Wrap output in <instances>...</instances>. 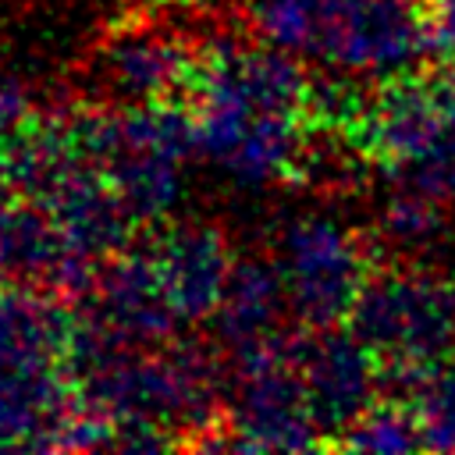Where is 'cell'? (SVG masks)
<instances>
[{
  "label": "cell",
  "mask_w": 455,
  "mask_h": 455,
  "mask_svg": "<svg viewBox=\"0 0 455 455\" xmlns=\"http://www.w3.org/2000/svg\"><path fill=\"white\" fill-rule=\"evenodd\" d=\"M288 302V284L277 263L263 259H235L228 277V291L217 306V334L238 348L252 338L277 331V313Z\"/></svg>",
  "instance_id": "obj_11"
},
{
  "label": "cell",
  "mask_w": 455,
  "mask_h": 455,
  "mask_svg": "<svg viewBox=\"0 0 455 455\" xmlns=\"http://www.w3.org/2000/svg\"><path fill=\"white\" fill-rule=\"evenodd\" d=\"M149 245L178 316L181 320L213 316L228 291V277L235 270V256L228 249L224 231L203 220H174V224H156L149 231Z\"/></svg>",
  "instance_id": "obj_7"
},
{
  "label": "cell",
  "mask_w": 455,
  "mask_h": 455,
  "mask_svg": "<svg viewBox=\"0 0 455 455\" xmlns=\"http://www.w3.org/2000/svg\"><path fill=\"white\" fill-rule=\"evenodd\" d=\"M96 313L117 327L132 345H167L178 327V309L167 299L149 238L128 245L100 263V281L92 291Z\"/></svg>",
  "instance_id": "obj_8"
},
{
  "label": "cell",
  "mask_w": 455,
  "mask_h": 455,
  "mask_svg": "<svg viewBox=\"0 0 455 455\" xmlns=\"http://www.w3.org/2000/svg\"><path fill=\"white\" fill-rule=\"evenodd\" d=\"M416 448H423L416 412L391 398H377L331 444V451H416Z\"/></svg>",
  "instance_id": "obj_13"
},
{
  "label": "cell",
  "mask_w": 455,
  "mask_h": 455,
  "mask_svg": "<svg viewBox=\"0 0 455 455\" xmlns=\"http://www.w3.org/2000/svg\"><path fill=\"white\" fill-rule=\"evenodd\" d=\"M412 4L423 25L430 64L455 68V0H412Z\"/></svg>",
  "instance_id": "obj_16"
},
{
  "label": "cell",
  "mask_w": 455,
  "mask_h": 455,
  "mask_svg": "<svg viewBox=\"0 0 455 455\" xmlns=\"http://www.w3.org/2000/svg\"><path fill=\"white\" fill-rule=\"evenodd\" d=\"M309 412L323 434V451L377 402V363L370 348L341 327H306L295 352Z\"/></svg>",
  "instance_id": "obj_5"
},
{
  "label": "cell",
  "mask_w": 455,
  "mask_h": 455,
  "mask_svg": "<svg viewBox=\"0 0 455 455\" xmlns=\"http://www.w3.org/2000/svg\"><path fill=\"white\" fill-rule=\"evenodd\" d=\"M231 419V451H323V434L309 412L295 366L238 373Z\"/></svg>",
  "instance_id": "obj_6"
},
{
  "label": "cell",
  "mask_w": 455,
  "mask_h": 455,
  "mask_svg": "<svg viewBox=\"0 0 455 455\" xmlns=\"http://www.w3.org/2000/svg\"><path fill=\"white\" fill-rule=\"evenodd\" d=\"M178 164L181 160L160 149L132 146L124 139V124H121V139L114 142V149L96 160V167L103 171V178L114 185V192L124 199V206L132 210L139 224L160 220L178 199Z\"/></svg>",
  "instance_id": "obj_12"
},
{
  "label": "cell",
  "mask_w": 455,
  "mask_h": 455,
  "mask_svg": "<svg viewBox=\"0 0 455 455\" xmlns=\"http://www.w3.org/2000/svg\"><path fill=\"white\" fill-rule=\"evenodd\" d=\"M28 117H32V110H28V100L21 96V89L11 82H0V146H7Z\"/></svg>",
  "instance_id": "obj_17"
},
{
  "label": "cell",
  "mask_w": 455,
  "mask_h": 455,
  "mask_svg": "<svg viewBox=\"0 0 455 455\" xmlns=\"http://www.w3.org/2000/svg\"><path fill=\"white\" fill-rule=\"evenodd\" d=\"M348 331L373 359L444 363L455 355V281L423 267L380 263L348 316Z\"/></svg>",
  "instance_id": "obj_1"
},
{
  "label": "cell",
  "mask_w": 455,
  "mask_h": 455,
  "mask_svg": "<svg viewBox=\"0 0 455 455\" xmlns=\"http://www.w3.org/2000/svg\"><path fill=\"white\" fill-rule=\"evenodd\" d=\"M245 18L263 43L309 57L320 25V0H249Z\"/></svg>",
  "instance_id": "obj_15"
},
{
  "label": "cell",
  "mask_w": 455,
  "mask_h": 455,
  "mask_svg": "<svg viewBox=\"0 0 455 455\" xmlns=\"http://www.w3.org/2000/svg\"><path fill=\"white\" fill-rule=\"evenodd\" d=\"M444 199L416 188V185H405L398 188L384 213H380V235L402 249H430L441 242L444 235V210H441Z\"/></svg>",
  "instance_id": "obj_14"
},
{
  "label": "cell",
  "mask_w": 455,
  "mask_h": 455,
  "mask_svg": "<svg viewBox=\"0 0 455 455\" xmlns=\"http://www.w3.org/2000/svg\"><path fill=\"white\" fill-rule=\"evenodd\" d=\"M71 327L75 316L68 302L0 281V366L60 373Z\"/></svg>",
  "instance_id": "obj_10"
},
{
  "label": "cell",
  "mask_w": 455,
  "mask_h": 455,
  "mask_svg": "<svg viewBox=\"0 0 455 455\" xmlns=\"http://www.w3.org/2000/svg\"><path fill=\"white\" fill-rule=\"evenodd\" d=\"M277 267L299 323L341 327L380 259L377 242L363 231L341 228L327 217H299L284 228Z\"/></svg>",
  "instance_id": "obj_2"
},
{
  "label": "cell",
  "mask_w": 455,
  "mask_h": 455,
  "mask_svg": "<svg viewBox=\"0 0 455 455\" xmlns=\"http://www.w3.org/2000/svg\"><path fill=\"white\" fill-rule=\"evenodd\" d=\"M135 4H142V7H146V4H156V0H135Z\"/></svg>",
  "instance_id": "obj_18"
},
{
  "label": "cell",
  "mask_w": 455,
  "mask_h": 455,
  "mask_svg": "<svg viewBox=\"0 0 455 455\" xmlns=\"http://www.w3.org/2000/svg\"><path fill=\"white\" fill-rule=\"evenodd\" d=\"M455 110V71L448 64H423L384 75L355 124L352 146L359 156L387 174H402L427 160L448 135Z\"/></svg>",
  "instance_id": "obj_3"
},
{
  "label": "cell",
  "mask_w": 455,
  "mask_h": 455,
  "mask_svg": "<svg viewBox=\"0 0 455 455\" xmlns=\"http://www.w3.org/2000/svg\"><path fill=\"white\" fill-rule=\"evenodd\" d=\"M203 68V46L185 36L149 25L142 14L114 21L96 46L103 85L128 107L188 103Z\"/></svg>",
  "instance_id": "obj_4"
},
{
  "label": "cell",
  "mask_w": 455,
  "mask_h": 455,
  "mask_svg": "<svg viewBox=\"0 0 455 455\" xmlns=\"http://www.w3.org/2000/svg\"><path fill=\"white\" fill-rule=\"evenodd\" d=\"M39 203L50 210L68 245L96 263L110 259L114 252L135 242L132 224L139 220L114 192V185L103 178V171L89 160H75Z\"/></svg>",
  "instance_id": "obj_9"
}]
</instances>
